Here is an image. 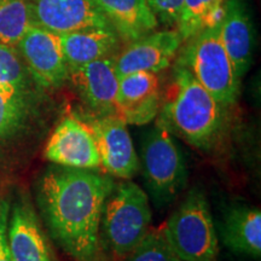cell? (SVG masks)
Masks as SVG:
<instances>
[{
	"mask_svg": "<svg viewBox=\"0 0 261 261\" xmlns=\"http://www.w3.org/2000/svg\"><path fill=\"white\" fill-rule=\"evenodd\" d=\"M115 188L99 169L54 165L37 181V203L54 241L75 261H104L100 225Z\"/></svg>",
	"mask_w": 261,
	"mask_h": 261,
	"instance_id": "1",
	"label": "cell"
},
{
	"mask_svg": "<svg viewBox=\"0 0 261 261\" xmlns=\"http://www.w3.org/2000/svg\"><path fill=\"white\" fill-rule=\"evenodd\" d=\"M226 114L227 108L175 61L156 122L189 145L208 151L223 135Z\"/></svg>",
	"mask_w": 261,
	"mask_h": 261,
	"instance_id": "2",
	"label": "cell"
},
{
	"mask_svg": "<svg viewBox=\"0 0 261 261\" xmlns=\"http://www.w3.org/2000/svg\"><path fill=\"white\" fill-rule=\"evenodd\" d=\"M178 54L175 61L187 67L221 106L228 109L237 102L241 79L220 40L219 23L182 42Z\"/></svg>",
	"mask_w": 261,
	"mask_h": 261,
	"instance_id": "3",
	"label": "cell"
},
{
	"mask_svg": "<svg viewBox=\"0 0 261 261\" xmlns=\"http://www.w3.org/2000/svg\"><path fill=\"white\" fill-rule=\"evenodd\" d=\"M151 211L149 197L142 188L129 180L115 185L104 204L103 244L115 259H125L150 230Z\"/></svg>",
	"mask_w": 261,
	"mask_h": 261,
	"instance_id": "4",
	"label": "cell"
},
{
	"mask_svg": "<svg viewBox=\"0 0 261 261\" xmlns=\"http://www.w3.org/2000/svg\"><path fill=\"white\" fill-rule=\"evenodd\" d=\"M172 249L182 261H217L219 243L210 203L203 191H189L162 226Z\"/></svg>",
	"mask_w": 261,
	"mask_h": 261,
	"instance_id": "5",
	"label": "cell"
},
{
	"mask_svg": "<svg viewBox=\"0 0 261 261\" xmlns=\"http://www.w3.org/2000/svg\"><path fill=\"white\" fill-rule=\"evenodd\" d=\"M139 167L158 207L172 203L187 185L188 169L181 149L174 136L158 122L143 140Z\"/></svg>",
	"mask_w": 261,
	"mask_h": 261,
	"instance_id": "6",
	"label": "cell"
},
{
	"mask_svg": "<svg viewBox=\"0 0 261 261\" xmlns=\"http://www.w3.org/2000/svg\"><path fill=\"white\" fill-rule=\"evenodd\" d=\"M16 50L41 89H60L69 79V68L56 33L32 24Z\"/></svg>",
	"mask_w": 261,
	"mask_h": 261,
	"instance_id": "7",
	"label": "cell"
},
{
	"mask_svg": "<svg viewBox=\"0 0 261 261\" xmlns=\"http://www.w3.org/2000/svg\"><path fill=\"white\" fill-rule=\"evenodd\" d=\"M32 24L56 34L114 29L97 0H27Z\"/></svg>",
	"mask_w": 261,
	"mask_h": 261,
	"instance_id": "8",
	"label": "cell"
},
{
	"mask_svg": "<svg viewBox=\"0 0 261 261\" xmlns=\"http://www.w3.org/2000/svg\"><path fill=\"white\" fill-rule=\"evenodd\" d=\"M68 81L86 107L87 117L119 116V76L115 70V55L69 69Z\"/></svg>",
	"mask_w": 261,
	"mask_h": 261,
	"instance_id": "9",
	"label": "cell"
},
{
	"mask_svg": "<svg viewBox=\"0 0 261 261\" xmlns=\"http://www.w3.org/2000/svg\"><path fill=\"white\" fill-rule=\"evenodd\" d=\"M44 156L54 165L64 167H102L93 130L85 120L76 116H67L58 123L47 140Z\"/></svg>",
	"mask_w": 261,
	"mask_h": 261,
	"instance_id": "10",
	"label": "cell"
},
{
	"mask_svg": "<svg viewBox=\"0 0 261 261\" xmlns=\"http://www.w3.org/2000/svg\"><path fill=\"white\" fill-rule=\"evenodd\" d=\"M93 130L102 168L110 177L129 180L139 171V158L127 123L117 115L87 117Z\"/></svg>",
	"mask_w": 261,
	"mask_h": 261,
	"instance_id": "11",
	"label": "cell"
},
{
	"mask_svg": "<svg viewBox=\"0 0 261 261\" xmlns=\"http://www.w3.org/2000/svg\"><path fill=\"white\" fill-rule=\"evenodd\" d=\"M182 39L177 29L152 32L145 37L128 42L115 55V70L119 79L136 71L159 73L167 69L178 56Z\"/></svg>",
	"mask_w": 261,
	"mask_h": 261,
	"instance_id": "12",
	"label": "cell"
},
{
	"mask_svg": "<svg viewBox=\"0 0 261 261\" xmlns=\"http://www.w3.org/2000/svg\"><path fill=\"white\" fill-rule=\"evenodd\" d=\"M8 241L14 261H55L34 207L25 195L10 204Z\"/></svg>",
	"mask_w": 261,
	"mask_h": 261,
	"instance_id": "13",
	"label": "cell"
},
{
	"mask_svg": "<svg viewBox=\"0 0 261 261\" xmlns=\"http://www.w3.org/2000/svg\"><path fill=\"white\" fill-rule=\"evenodd\" d=\"M220 40L240 79L252 67L255 54V29L247 0H226L219 22Z\"/></svg>",
	"mask_w": 261,
	"mask_h": 261,
	"instance_id": "14",
	"label": "cell"
},
{
	"mask_svg": "<svg viewBox=\"0 0 261 261\" xmlns=\"http://www.w3.org/2000/svg\"><path fill=\"white\" fill-rule=\"evenodd\" d=\"M161 87L158 73L136 71L119 79L117 113L127 125H148L159 115Z\"/></svg>",
	"mask_w": 261,
	"mask_h": 261,
	"instance_id": "15",
	"label": "cell"
},
{
	"mask_svg": "<svg viewBox=\"0 0 261 261\" xmlns=\"http://www.w3.org/2000/svg\"><path fill=\"white\" fill-rule=\"evenodd\" d=\"M41 87L0 85V143L17 138L39 113Z\"/></svg>",
	"mask_w": 261,
	"mask_h": 261,
	"instance_id": "16",
	"label": "cell"
},
{
	"mask_svg": "<svg viewBox=\"0 0 261 261\" xmlns=\"http://www.w3.org/2000/svg\"><path fill=\"white\" fill-rule=\"evenodd\" d=\"M220 236L228 250L252 259L261 256V211L250 205H234L224 214Z\"/></svg>",
	"mask_w": 261,
	"mask_h": 261,
	"instance_id": "17",
	"label": "cell"
},
{
	"mask_svg": "<svg viewBox=\"0 0 261 261\" xmlns=\"http://www.w3.org/2000/svg\"><path fill=\"white\" fill-rule=\"evenodd\" d=\"M58 35L69 69L114 56L121 42L114 29H85Z\"/></svg>",
	"mask_w": 261,
	"mask_h": 261,
	"instance_id": "18",
	"label": "cell"
},
{
	"mask_svg": "<svg viewBox=\"0 0 261 261\" xmlns=\"http://www.w3.org/2000/svg\"><path fill=\"white\" fill-rule=\"evenodd\" d=\"M121 41L132 42L155 32L159 21L145 0H97Z\"/></svg>",
	"mask_w": 261,
	"mask_h": 261,
	"instance_id": "19",
	"label": "cell"
},
{
	"mask_svg": "<svg viewBox=\"0 0 261 261\" xmlns=\"http://www.w3.org/2000/svg\"><path fill=\"white\" fill-rule=\"evenodd\" d=\"M226 0H182L175 29L182 41L204 28L218 24L223 17Z\"/></svg>",
	"mask_w": 261,
	"mask_h": 261,
	"instance_id": "20",
	"label": "cell"
},
{
	"mask_svg": "<svg viewBox=\"0 0 261 261\" xmlns=\"http://www.w3.org/2000/svg\"><path fill=\"white\" fill-rule=\"evenodd\" d=\"M31 25L27 0L0 2V45L16 48Z\"/></svg>",
	"mask_w": 261,
	"mask_h": 261,
	"instance_id": "21",
	"label": "cell"
},
{
	"mask_svg": "<svg viewBox=\"0 0 261 261\" xmlns=\"http://www.w3.org/2000/svg\"><path fill=\"white\" fill-rule=\"evenodd\" d=\"M125 261H182L163 233L162 227L149 230L146 236L133 252L125 257Z\"/></svg>",
	"mask_w": 261,
	"mask_h": 261,
	"instance_id": "22",
	"label": "cell"
},
{
	"mask_svg": "<svg viewBox=\"0 0 261 261\" xmlns=\"http://www.w3.org/2000/svg\"><path fill=\"white\" fill-rule=\"evenodd\" d=\"M0 85H14L19 87L39 86L15 47L0 45Z\"/></svg>",
	"mask_w": 261,
	"mask_h": 261,
	"instance_id": "23",
	"label": "cell"
},
{
	"mask_svg": "<svg viewBox=\"0 0 261 261\" xmlns=\"http://www.w3.org/2000/svg\"><path fill=\"white\" fill-rule=\"evenodd\" d=\"M159 23L174 27L178 23L182 0H145Z\"/></svg>",
	"mask_w": 261,
	"mask_h": 261,
	"instance_id": "24",
	"label": "cell"
},
{
	"mask_svg": "<svg viewBox=\"0 0 261 261\" xmlns=\"http://www.w3.org/2000/svg\"><path fill=\"white\" fill-rule=\"evenodd\" d=\"M10 202L5 198L0 200V261H14L8 241V221Z\"/></svg>",
	"mask_w": 261,
	"mask_h": 261,
	"instance_id": "25",
	"label": "cell"
}]
</instances>
